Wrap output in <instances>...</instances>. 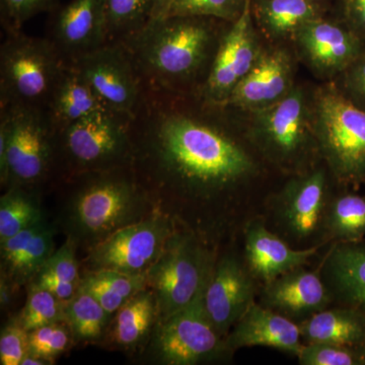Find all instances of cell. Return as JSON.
Masks as SVG:
<instances>
[{"mask_svg":"<svg viewBox=\"0 0 365 365\" xmlns=\"http://www.w3.org/2000/svg\"><path fill=\"white\" fill-rule=\"evenodd\" d=\"M208 108L198 96L143 91L129 127L131 167L145 191H220L253 170L242 146L207 119Z\"/></svg>","mask_w":365,"mask_h":365,"instance_id":"6da1fadb","label":"cell"},{"mask_svg":"<svg viewBox=\"0 0 365 365\" xmlns=\"http://www.w3.org/2000/svg\"><path fill=\"white\" fill-rule=\"evenodd\" d=\"M220 20L167 16L123 43L143 91L200 96L225 30Z\"/></svg>","mask_w":365,"mask_h":365,"instance_id":"7a4b0ae2","label":"cell"},{"mask_svg":"<svg viewBox=\"0 0 365 365\" xmlns=\"http://www.w3.org/2000/svg\"><path fill=\"white\" fill-rule=\"evenodd\" d=\"M81 186L72 201V220L93 246L140 220L146 191L132 167L76 175Z\"/></svg>","mask_w":365,"mask_h":365,"instance_id":"3957f363","label":"cell"},{"mask_svg":"<svg viewBox=\"0 0 365 365\" xmlns=\"http://www.w3.org/2000/svg\"><path fill=\"white\" fill-rule=\"evenodd\" d=\"M56 165V131L46 110L0 107V178L6 186L29 188Z\"/></svg>","mask_w":365,"mask_h":365,"instance_id":"277c9868","label":"cell"},{"mask_svg":"<svg viewBox=\"0 0 365 365\" xmlns=\"http://www.w3.org/2000/svg\"><path fill=\"white\" fill-rule=\"evenodd\" d=\"M66 66L45 37L6 34L0 47V107L47 110Z\"/></svg>","mask_w":365,"mask_h":365,"instance_id":"5b68a950","label":"cell"},{"mask_svg":"<svg viewBox=\"0 0 365 365\" xmlns=\"http://www.w3.org/2000/svg\"><path fill=\"white\" fill-rule=\"evenodd\" d=\"M316 139L335 176L346 182L365 180V111L338 86H324L311 104Z\"/></svg>","mask_w":365,"mask_h":365,"instance_id":"8992f818","label":"cell"},{"mask_svg":"<svg viewBox=\"0 0 365 365\" xmlns=\"http://www.w3.org/2000/svg\"><path fill=\"white\" fill-rule=\"evenodd\" d=\"M130 119L101 111L56 132V165L69 176L131 167Z\"/></svg>","mask_w":365,"mask_h":365,"instance_id":"52a82bcc","label":"cell"},{"mask_svg":"<svg viewBox=\"0 0 365 365\" xmlns=\"http://www.w3.org/2000/svg\"><path fill=\"white\" fill-rule=\"evenodd\" d=\"M211 271L207 253L195 240L172 234L148 273V287L157 297L158 321L193 302L205 289Z\"/></svg>","mask_w":365,"mask_h":365,"instance_id":"ba28073f","label":"cell"},{"mask_svg":"<svg viewBox=\"0 0 365 365\" xmlns=\"http://www.w3.org/2000/svg\"><path fill=\"white\" fill-rule=\"evenodd\" d=\"M172 234L169 222L163 216L131 223L93 246L88 266L91 270L110 269L135 275L148 274Z\"/></svg>","mask_w":365,"mask_h":365,"instance_id":"9c48e42d","label":"cell"},{"mask_svg":"<svg viewBox=\"0 0 365 365\" xmlns=\"http://www.w3.org/2000/svg\"><path fill=\"white\" fill-rule=\"evenodd\" d=\"M204 290L188 307L155 325L153 349L163 364H195L220 351L222 335L206 313Z\"/></svg>","mask_w":365,"mask_h":365,"instance_id":"30bf717a","label":"cell"},{"mask_svg":"<svg viewBox=\"0 0 365 365\" xmlns=\"http://www.w3.org/2000/svg\"><path fill=\"white\" fill-rule=\"evenodd\" d=\"M69 66L81 72L106 110L128 119L133 117L143 91L123 45L106 44Z\"/></svg>","mask_w":365,"mask_h":365,"instance_id":"8fae6325","label":"cell"},{"mask_svg":"<svg viewBox=\"0 0 365 365\" xmlns=\"http://www.w3.org/2000/svg\"><path fill=\"white\" fill-rule=\"evenodd\" d=\"M253 19L251 0H246L239 18L223 34L199 96L208 104H223L260 57Z\"/></svg>","mask_w":365,"mask_h":365,"instance_id":"7c38bea8","label":"cell"},{"mask_svg":"<svg viewBox=\"0 0 365 365\" xmlns=\"http://www.w3.org/2000/svg\"><path fill=\"white\" fill-rule=\"evenodd\" d=\"M253 113L257 138L278 160L297 158L314 136L311 105L297 86L277 102Z\"/></svg>","mask_w":365,"mask_h":365,"instance_id":"4fadbf2b","label":"cell"},{"mask_svg":"<svg viewBox=\"0 0 365 365\" xmlns=\"http://www.w3.org/2000/svg\"><path fill=\"white\" fill-rule=\"evenodd\" d=\"M46 39L69 66L108 44L105 0H71L51 13Z\"/></svg>","mask_w":365,"mask_h":365,"instance_id":"5bb4252c","label":"cell"},{"mask_svg":"<svg viewBox=\"0 0 365 365\" xmlns=\"http://www.w3.org/2000/svg\"><path fill=\"white\" fill-rule=\"evenodd\" d=\"M302 56L319 76H339L365 50V41L345 23L309 21L295 34Z\"/></svg>","mask_w":365,"mask_h":365,"instance_id":"9a60e30c","label":"cell"},{"mask_svg":"<svg viewBox=\"0 0 365 365\" xmlns=\"http://www.w3.org/2000/svg\"><path fill=\"white\" fill-rule=\"evenodd\" d=\"M294 66L282 48L261 52L247 74L223 104L225 109L258 110L277 102L294 88Z\"/></svg>","mask_w":365,"mask_h":365,"instance_id":"2e32d148","label":"cell"},{"mask_svg":"<svg viewBox=\"0 0 365 365\" xmlns=\"http://www.w3.org/2000/svg\"><path fill=\"white\" fill-rule=\"evenodd\" d=\"M253 281L234 258L222 259L211 271L204 290V307L220 335L241 319L253 304Z\"/></svg>","mask_w":365,"mask_h":365,"instance_id":"e0dca14e","label":"cell"},{"mask_svg":"<svg viewBox=\"0 0 365 365\" xmlns=\"http://www.w3.org/2000/svg\"><path fill=\"white\" fill-rule=\"evenodd\" d=\"M302 337L299 326L253 302L235 324L227 345L232 348L267 346L297 355L304 346Z\"/></svg>","mask_w":365,"mask_h":365,"instance_id":"ac0fdd59","label":"cell"},{"mask_svg":"<svg viewBox=\"0 0 365 365\" xmlns=\"http://www.w3.org/2000/svg\"><path fill=\"white\" fill-rule=\"evenodd\" d=\"M0 244L2 274L14 285L25 284L32 282L54 253V232L43 222Z\"/></svg>","mask_w":365,"mask_h":365,"instance_id":"d6986e66","label":"cell"},{"mask_svg":"<svg viewBox=\"0 0 365 365\" xmlns=\"http://www.w3.org/2000/svg\"><path fill=\"white\" fill-rule=\"evenodd\" d=\"M318 247L290 248L260 223L250 227L246 235V257L255 275L269 283L283 274L302 267L316 254Z\"/></svg>","mask_w":365,"mask_h":365,"instance_id":"ffe728a7","label":"cell"},{"mask_svg":"<svg viewBox=\"0 0 365 365\" xmlns=\"http://www.w3.org/2000/svg\"><path fill=\"white\" fill-rule=\"evenodd\" d=\"M326 176L314 170L290 182L283 197V217L289 230L299 237L316 232L325 205Z\"/></svg>","mask_w":365,"mask_h":365,"instance_id":"44dd1931","label":"cell"},{"mask_svg":"<svg viewBox=\"0 0 365 365\" xmlns=\"http://www.w3.org/2000/svg\"><path fill=\"white\" fill-rule=\"evenodd\" d=\"M104 110L81 72L66 64L46 110L55 131H61L74 122Z\"/></svg>","mask_w":365,"mask_h":365,"instance_id":"7402d4cb","label":"cell"},{"mask_svg":"<svg viewBox=\"0 0 365 365\" xmlns=\"http://www.w3.org/2000/svg\"><path fill=\"white\" fill-rule=\"evenodd\" d=\"M265 297L269 306L294 314L322 311L328 302L319 274L300 267L269 282Z\"/></svg>","mask_w":365,"mask_h":365,"instance_id":"603a6c76","label":"cell"},{"mask_svg":"<svg viewBox=\"0 0 365 365\" xmlns=\"http://www.w3.org/2000/svg\"><path fill=\"white\" fill-rule=\"evenodd\" d=\"M252 14L271 39L294 38L309 21L321 16L314 0H251Z\"/></svg>","mask_w":365,"mask_h":365,"instance_id":"cb8c5ba5","label":"cell"},{"mask_svg":"<svg viewBox=\"0 0 365 365\" xmlns=\"http://www.w3.org/2000/svg\"><path fill=\"white\" fill-rule=\"evenodd\" d=\"M144 288L115 314L111 337L123 349H135L150 336L158 321L157 297Z\"/></svg>","mask_w":365,"mask_h":365,"instance_id":"d4e9b609","label":"cell"},{"mask_svg":"<svg viewBox=\"0 0 365 365\" xmlns=\"http://www.w3.org/2000/svg\"><path fill=\"white\" fill-rule=\"evenodd\" d=\"M309 343L351 346L365 342V317L353 309L319 311L299 326Z\"/></svg>","mask_w":365,"mask_h":365,"instance_id":"484cf974","label":"cell"},{"mask_svg":"<svg viewBox=\"0 0 365 365\" xmlns=\"http://www.w3.org/2000/svg\"><path fill=\"white\" fill-rule=\"evenodd\" d=\"M78 287L93 295L112 318L131 297L148 287V274L96 269L81 277Z\"/></svg>","mask_w":365,"mask_h":365,"instance_id":"4316f807","label":"cell"},{"mask_svg":"<svg viewBox=\"0 0 365 365\" xmlns=\"http://www.w3.org/2000/svg\"><path fill=\"white\" fill-rule=\"evenodd\" d=\"M334 285L345 299L365 309V247L343 245L328 262Z\"/></svg>","mask_w":365,"mask_h":365,"instance_id":"83f0119b","label":"cell"},{"mask_svg":"<svg viewBox=\"0 0 365 365\" xmlns=\"http://www.w3.org/2000/svg\"><path fill=\"white\" fill-rule=\"evenodd\" d=\"M157 0H105L108 44H123L153 21Z\"/></svg>","mask_w":365,"mask_h":365,"instance_id":"f1b7e54d","label":"cell"},{"mask_svg":"<svg viewBox=\"0 0 365 365\" xmlns=\"http://www.w3.org/2000/svg\"><path fill=\"white\" fill-rule=\"evenodd\" d=\"M32 282L49 290L63 302L76 295L81 276L71 242H66L51 255Z\"/></svg>","mask_w":365,"mask_h":365,"instance_id":"f546056e","label":"cell"},{"mask_svg":"<svg viewBox=\"0 0 365 365\" xmlns=\"http://www.w3.org/2000/svg\"><path fill=\"white\" fill-rule=\"evenodd\" d=\"M66 314L74 340L78 342L93 343L102 339L111 318L98 300L81 287L66 302Z\"/></svg>","mask_w":365,"mask_h":365,"instance_id":"4dcf8cb0","label":"cell"},{"mask_svg":"<svg viewBox=\"0 0 365 365\" xmlns=\"http://www.w3.org/2000/svg\"><path fill=\"white\" fill-rule=\"evenodd\" d=\"M25 187L11 186L0 200V242L45 222L41 209Z\"/></svg>","mask_w":365,"mask_h":365,"instance_id":"1f68e13d","label":"cell"},{"mask_svg":"<svg viewBox=\"0 0 365 365\" xmlns=\"http://www.w3.org/2000/svg\"><path fill=\"white\" fill-rule=\"evenodd\" d=\"M66 302L57 299L49 290L31 282L19 323L31 332L43 326L66 321Z\"/></svg>","mask_w":365,"mask_h":365,"instance_id":"d6a6232c","label":"cell"},{"mask_svg":"<svg viewBox=\"0 0 365 365\" xmlns=\"http://www.w3.org/2000/svg\"><path fill=\"white\" fill-rule=\"evenodd\" d=\"M328 225L336 237L344 241H357L365 237V198L347 194L336 199Z\"/></svg>","mask_w":365,"mask_h":365,"instance_id":"836d02e7","label":"cell"},{"mask_svg":"<svg viewBox=\"0 0 365 365\" xmlns=\"http://www.w3.org/2000/svg\"><path fill=\"white\" fill-rule=\"evenodd\" d=\"M66 321L50 324L29 332V353L48 361H54L71 347L73 340Z\"/></svg>","mask_w":365,"mask_h":365,"instance_id":"e575fe53","label":"cell"},{"mask_svg":"<svg viewBox=\"0 0 365 365\" xmlns=\"http://www.w3.org/2000/svg\"><path fill=\"white\" fill-rule=\"evenodd\" d=\"M246 0H175L168 16H200L232 23Z\"/></svg>","mask_w":365,"mask_h":365,"instance_id":"d590c367","label":"cell"},{"mask_svg":"<svg viewBox=\"0 0 365 365\" xmlns=\"http://www.w3.org/2000/svg\"><path fill=\"white\" fill-rule=\"evenodd\" d=\"M58 0H0V21L4 33L23 31L26 21L43 13H52Z\"/></svg>","mask_w":365,"mask_h":365,"instance_id":"8d00e7d4","label":"cell"},{"mask_svg":"<svg viewBox=\"0 0 365 365\" xmlns=\"http://www.w3.org/2000/svg\"><path fill=\"white\" fill-rule=\"evenodd\" d=\"M299 362L304 365H355L364 364L361 355L347 346L330 343H309L302 346Z\"/></svg>","mask_w":365,"mask_h":365,"instance_id":"74e56055","label":"cell"},{"mask_svg":"<svg viewBox=\"0 0 365 365\" xmlns=\"http://www.w3.org/2000/svg\"><path fill=\"white\" fill-rule=\"evenodd\" d=\"M29 353V332L19 321L2 329L0 335V364L21 365Z\"/></svg>","mask_w":365,"mask_h":365,"instance_id":"f35d334b","label":"cell"},{"mask_svg":"<svg viewBox=\"0 0 365 365\" xmlns=\"http://www.w3.org/2000/svg\"><path fill=\"white\" fill-rule=\"evenodd\" d=\"M339 78V90L365 111V50Z\"/></svg>","mask_w":365,"mask_h":365,"instance_id":"ab89813d","label":"cell"},{"mask_svg":"<svg viewBox=\"0 0 365 365\" xmlns=\"http://www.w3.org/2000/svg\"><path fill=\"white\" fill-rule=\"evenodd\" d=\"M344 23L365 41V0H343Z\"/></svg>","mask_w":365,"mask_h":365,"instance_id":"60d3db41","label":"cell"},{"mask_svg":"<svg viewBox=\"0 0 365 365\" xmlns=\"http://www.w3.org/2000/svg\"><path fill=\"white\" fill-rule=\"evenodd\" d=\"M174 1L175 0H157L153 21L162 20V19L167 18L170 6H172Z\"/></svg>","mask_w":365,"mask_h":365,"instance_id":"b9f144b4","label":"cell"},{"mask_svg":"<svg viewBox=\"0 0 365 365\" xmlns=\"http://www.w3.org/2000/svg\"><path fill=\"white\" fill-rule=\"evenodd\" d=\"M52 364L51 362L48 361V360H45L43 359H40V357L34 356V355L28 354L26 355L25 359L21 361V365H48Z\"/></svg>","mask_w":365,"mask_h":365,"instance_id":"7bdbcfd3","label":"cell"},{"mask_svg":"<svg viewBox=\"0 0 365 365\" xmlns=\"http://www.w3.org/2000/svg\"><path fill=\"white\" fill-rule=\"evenodd\" d=\"M361 357H362V361H364V364H365V350H364V353H362Z\"/></svg>","mask_w":365,"mask_h":365,"instance_id":"ee69618b","label":"cell"},{"mask_svg":"<svg viewBox=\"0 0 365 365\" xmlns=\"http://www.w3.org/2000/svg\"><path fill=\"white\" fill-rule=\"evenodd\" d=\"M314 1H316V2H317V1H319V0H314Z\"/></svg>","mask_w":365,"mask_h":365,"instance_id":"f6af8a7d","label":"cell"}]
</instances>
